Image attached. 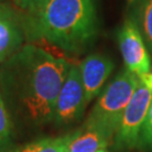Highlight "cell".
Instances as JSON below:
<instances>
[{"label":"cell","instance_id":"cell-1","mask_svg":"<svg viewBox=\"0 0 152 152\" xmlns=\"http://www.w3.org/2000/svg\"><path fill=\"white\" fill-rule=\"evenodd\" d=\"M71 64L35 45H24L0 66L1 96L33 125L53 120Z\"/></svg>","mask_w":152,"mask_h":152},{"label":"cell","instance_id":"cell-2","mask_svg":"<svg viewBox=\"0 0 152 152\" xmlns=\"http://www.w3.org/2000/svg\"><path fill=\"white\" fill-rule=\"evenodd\" d=\"M22 20L27 39H42L71 54L91 46L99 29L96 0H49Z\"/></svg>","mask_w":152,"mask_h":152},{"label":"cell","instance_id":"cell-3","mask_svg":"<svg viewBox=\"0 0 152 152\" xmlns=\"http://www.w3.org/2000/svg\"><path fill=\"white\" fill-rule=\"evenodd\" d=\"M139 81V77L135 73L126 68L121 70L99 94L97 102L83 125L96 129L113 143L123 113Z\"/></svg>","mask_w":152,"mask_h":152},{"label":"cell","instance_id":"cell-4","mask_svg":"<svg viewBox=\"0 0 152 152\" xmlns=\"http://www.w3.org/2000/svg\"><path fill=\"white\" fill-rule=\"evenodd\" d=\"M151 102L152 92L139 81L114 136L113 142L117 150H132L140 145L141 132Z\"/></svg>","mask_w":152,"mask_h":152},{"label":"cell","instance_id":"cell-5","mask_svg":"<svg viewBox=\"0 0 152 152\" xmlns=\"http://www.w3.org/2000/svg\"><path fill=\"white\" fill-rule=\"evenodd\" d=\"M86 106L79 66L71 65L56 99L52 121L60 126L71 124L81 117Z\"/></svg>","mask_w":152,"mask_h":152},{"label":"cell","instance_id":"cell-6","mask_svg":"<svg viewBox=\"0 0 152 152\" xmlns=\"http://www.w3.org/2000/svg\"><path fill=\"white\" fill-rule=\"evenodd\" d=\"M118 46L125 68L136 76L151 72V54L133 18H127L117 33Z\"/></svg>","mask_w":152,"mask_h":152},{"label":"cell","instance_id":"cell-7","mask_svg":"<svg viewBox=\"0 0 152 152\" xmlns=\"http://www.w3.org/2000/svg\"><path fill=\"white\" fill-rule=\"evenodd\" d=\"M86 104H89L103 91L105 82L114 70L113 60L102 53L87 55L79 65Z\"/></svg>","mask_w":152,"mask_h":152},{"label":"cell","instance_id":"cell-8","mask_svg":"<svg viewBox=\"0 0 152 152\" xmlns=\"http://www.w3.org/2000/svg\"><path fill=\"white\" fill-rule=\"evenodd\" d=\"M25 37L22 16L10 6L0 9V61L4 62L22 48Z\"/></svg>","mask_w":152,"mask_h":152},{"label":"cell","instance_id":"cell-9","mask_svg":"<svg viewBox=\"0 0 152 152\" xmlns=\"http://www.w3.org/2000/svg\"><path fill=\"white\" fill-rule=\"evenodd\" d=\"M110 142L94 127L83 125L71 133L66 152H97L106 149Z\"/></svg>","mask_w":152,"mask_h":152},{"label":"cell","instance_id":"cell-10","mask_svg":"<svg viewBox=\"0 0 152 152\" xmlns=\"http://www.w3.org/2000/svg\"><path fill=\"white\" fill-rule=\"evenodd\" d=\"M152 55V0H137L133 17Z\"/></svg>","mask_w":152,"mask_h":152},{"label":"cell","instance_id":"cell-11","mask_svg":"<svg viewBox=\"0 0 152 152\" xmlns=\"http://www.w3.org/2000/svg\"><path fill=\"white\" fill-rule=\"evenodd\" d=\"M71 133L59 137H45L27 143L14 152H66Z\"/></svg>","mask_w":152,"mask_h":152},{"label":"cell","instance_id":"cell-12","mask_svg":"<svg viewBox=\"0 0 152 152\" xmlns=\"http://www.w3.org/2000/svg\"><path fill=\"white\" fill-rule=\"evenodd\" d=\"M11 120L0 92V152H6L11 144Z\"/></svg>","mask_w":152,"mask_h":152},{"label":"cell","instance_id":"cell-13","mask_svg":"<svg viewBox=\"0 0 152 152\" xmlns=\"http://www.w3.org/2000/svg\"><path fill=\"white\" fill-rule=\"evenodd\" d=\"M139 147L152 149V102L150 105V108H149V112H148L144 125H143V129H142Z\"/></svg>","mask_w":152,"mask_h":152},{"label":"cell","instance_id":"cell-14","mask_svg":"<svg viewBox=\"0 0 152 152\" xmlns=\"http://www.w3.org/2000/svg\"><path fill=\"white\" fill-rule=\"evenodd\" d=\"M48 1L49 0H16L15 2L19 9L25 11V14H31L42 8Z\"/></svg>","mask_w":152,"mask_h":152},{"label":"cell","instance_id":"cell-15","mask_svg":"<svg viewBox=\"0 0 152 152\" xmlns=\"http://www.w3.org/2000/svg\"><path fill=\"white\" fill-rule=\"evenodd\" d=\"M140 81L145 86V87L152 92V72H148V73H143L141 76H137Z\"/></svg>","mask_w":152,"mask_h":152},{"label":"cell","instance_id":"cell-16","mask_svg":"<svg viewBox=\"0 0 152 152\" xmlns=\"http://www.w3.org/2000/svg\"><path fill=\"white\" fill-rule=\"evenodd\" d=\"M7 4H5V2H0V9H2V8H6L7 7Z\"/></svg>","mask_w":152,"mask_h":152},{"label":"cell","instance_id":"cell-17","mask_svg":"<svg viewBox=\"0 0 152 152\" xmlns=\"http://www.w3.org/2000/svg\"><path fill=\"white\" fill-rule=\"evenodd\" d=\"M127 1H129V2H130V4H133V2H136V1H137V0H127Z\"/></svg>","mask_w":152,"mask_h":152},{"label":"cell","instance_id":"cell-18","mask_svg":"<svg viewBox=\"0 0 152 152\" xmlns=\"http://www.w3.org/2000/svg\"><path fill=\"white\" fill-rule=\"evenodd\" d=\"M97 152H108L106 149H102V150H99V151H97Z\"/></svg>","mask_w":152,"mask_h":152},{"label":"cell","instance_id":"cell-19","mask_svg":"<svg viewBox=\"0 0 152 152\" xmlns=\"http://www.w3.org/2000/svg\"><path fill=\"white\" fill-rule=\"evenodd\" d=\"M4 1H7V0H0V2H4Z\"/></svg>","mask_w":152,"mask_h":152},{"label":"cell","instance_id":"cell-20","mask_svg":"<svg viewBox=\"0 0 152 152\" xmlns=\"http://www.w3.org/2000/svg\"><path fill=\"white\" fill-rule=\"evenodd\" d=\"M1 63H2V62H1V61H0V65H1Z\"/></svg>","mask_w":152,"mask_h":152}]
</instances>
